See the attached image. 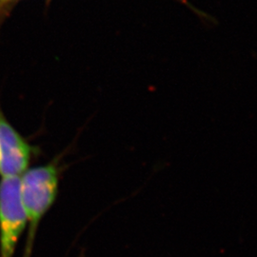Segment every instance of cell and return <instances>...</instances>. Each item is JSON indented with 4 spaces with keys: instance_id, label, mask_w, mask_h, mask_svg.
Masks as SVG:
<instances>
[{
    "instance_id": "1",
    "label": "cell",
    "mask_w": 257,
    "mask_h": 257,
    "mask_svg": "<svg viewBox=\"0 0 257 257\" xmlns=\"http://www.w3.org/2000/svg\"><path fill=\"white\" fill-rule=\"evenodd\" d=\"M60 168L55 159L45 165L29 168L19 177L20 198L27 218V238L23 257L32 256L37 230L55 204L59 191Z\"/></svg>"
},
{
    "instance_id": "2",
    "label": "cell",
    "mask_w": 257,
    "mask_h": 257,
    "mask_svg": "<svg viewBox=\"0 0 257 257\" xmlns=\"http://www.w3.org/2000/svg\"><path fill=\"white\" fill-rule=\"evenodd\" d=\"M27 228L19 177H0V257H14L19 239Z\"/></svg>"
},
{
    "instance_id": "3",
    "label": "cell",
    "mask_w": 257,
    "mask_h": 257,
    "mask_svg": "<svg viewBox=\"0 0 257 257\" xmlns=\"http://www.w3.org/2000/svg\"><path fill=\"white\" fill-rule=\"evenodd\" d=\"M36 153L15 128L0 108V177H20L28 169Z\"/></svg>"
}]
</instances>
